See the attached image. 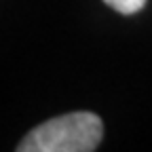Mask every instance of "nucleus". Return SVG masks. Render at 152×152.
<instances>
[{
	"label": "nucleus",
	"instance_id": "f257e3e1",
	"mask_svg": "<svg viewBox=\"0 0 152 152\" xmlns=\"http://www.w3.org/2000/svg\"><path fill=\"white\" fill-rule=\"evenodd\" d=\"M104 137V123L93 112H70L34 127L17 152H93Z\"/></svg>",
	"mask_w": 152,
	"mask_h": 152
},
{
	"label": "nucleus",
	"instance_id": "f03ea898",
	"mask_svg": "<svg viewBox=\"0 0 152 152\" xmlns=\"http://www.w3.org/2000/svg\"><path fill=\"white\" fill-rule=\"evenodd\" d=\"M104 2L114 9V11H118L123 15H133V13H137L146 7L148 0H104Z\"/></svg>",
	"mask_w": 152,
	"mask_h": 152
}]
</instances>
